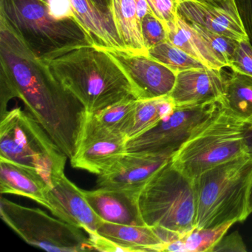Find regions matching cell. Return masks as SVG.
Returning <instances> with one entry per match:
<instances>
[{"instance_id":"cell-1","label":"cell","mask_w":252,"mask_h":252,"mask_svg":"<svg viewBox=\"0 0 252 252\" xmlns=\"http://www.w3.org/2000/svg\"><path fill=\"white\" fill-rule=\"evenodd\" d=\"M1 107L18 98L68 158L80 147L87 113L83 104L50 71L48 66L0 23Z\"/></svg>"},{"instance_id":"cell-2","label":"cell","mask_w":252,"mask_h":252,"mask_svg":"<svg viewBox=\"0 0 252 252\" xmlns=\"http://www.w3.org/2000/svg\"><path fill=\"white\" fill-rule=\"evenodd\" d=\"M42 61L87 113H96L126 100H138L125 72L105 50L95 45L78 47Z\"/></svg>"},{"instance_id":"cell-3","label":"cell","mask_w":252,"mask_h":252,"mask_svg":"<svg viewBox=\"0 0 252 252\" xmlns=\"http://www.w3.org/2000/svg\"><path fill=\"white\" fill-rule=\"evenodd\" d=\"M0 23L42 60L94 45L75 17L54 18L42 0H0Z\"/></svg>"},{"instance_id":"cell-4","label":"cell","mask_w":252,"mask_h":252,"mask_svg":"<svg viewBox=\"0 0 252 252\" xmlns=\"http://www.w3.org/2000/svg\"><path fill=\"white\" fill-rule=\"evenodd\" d=\"M252 156L244 155L218 165L194 179L196 228L243 222L249 217Z\"/></svg>"},{"instance_id":"cell-5","label":"cell","mask_w":252,"mask_h":252,"mask_svg":"<svg viewBox=\"0 0 252 252\" xmlns=\"http://www.w3.org/2000/svg\"><path fill=\"white\" fill-rule=\"evenodd\" d=\"M146 225L183 236L196 228L195 189L172 158L146 184L138 197Z\"/></svg>"},{"instance_id":"cell-6","label":"cell","mask_w":252,"mask_h":252,"mask_svg":"<svg viewBox=\"0 0 252 252\" xmlns=\"http://www.w3.org/2000/svg\"><path fill=\"white\" fill-rule=\"evenodd\" d=\"M67 158L29 112L17 107L0 117V160L36 171L51 184L64 173Z\"/></svg>"},{"instance_id":"cell-7","label":"cell","mask_w":252,"mask_h":252,"mask_svg":"<svg viewBox=\"0 0 252 252\" xmlns=\"http://www.w3.org/2000/svg\"><path fill=\"white\" fill-rule=\"evenodd\" d=\"M247 154L244 122L222 108L172 158L184 175L195 179L218 165Z\"/></svg>"},{"instance_id":"cell-8","label":"cell","mask_w":252,"mask_h":252,"mask_svg":"<svg viewBox=\"0 0 252 252\" xmlns=\"http://www.w3.org/2000/svg\"><path fill=\"white\" fill-rule=\"evenodd\" d=\"M0 216L26 243L47 252L94 250L91 237L83 229L49 216L38 208L26 207L2 197Z\"/></svg>"},{"instance_id":"cell-9","label":"cell","mask_w":252,"mask_h":252,"mask_svg":"<svg viewBox=\"0 0 252 252\" xmlns=\"http://www.w3.org/2000/svg\"><path fill=\"white\" fill-rule=\"evenodd\" d=\"M220 103L175 106L169 116L126 141V153L172 157L220 110Z\"/></svg>"},{"instance_id":"cell-10","label":"cell","mask_w":252,"mask_h":252,"mask_svg":"<svg viewBox=\"0 0 252 252\" xmlns=\"http://www.w3.org/2000/svg\"><path fill=\"white\" fill-rule=\"evenodd\" d=\"M125 72L138 100L168 96L173 90L177 73L149 56L123 50H105Z\"/></svg>"},{"instance_id":"cell-11","label":"cell","mask_w":252,"mask_h":252,"mask_svg":"<svg viewBox=\"0 0 252 252\" xmlns=\"http://www.w3.org/2000/svg\"><path fill=\"white\" fill-rule=\"evenodd\" d=\"M45 207L59 219L82 228L89 236L96 234L104 222L90 206L83 190L76 187L64 173L51 179Z\"/></svg>"},{"instance_id":"cell-12","label":"cell","mask_w":252,"mask_h":252,"mask_svg":"<svg viewBox=\"0 0 252 252\" xmlns=\"http://www.w3.org/2000/svg\"><path fill=\"white\" fill-rule=\"evenodd\" d=\"M172 158L126 153L110 169L98 175L97 187L140 192Z\"/></svg>"},{"instance_id":"cell-13","label":"cell","mask_w":252,"mask_h":252,"mask_svg":"<svg viewBox=\"0 0 252 252\" xmlns=\"http://www.w3.org/2000/svg\"><path fill=\"white\" fill-rule=\"evenodd\" d=\"M178 14L186 21L196 23L218 34L237 41L249 39L235 0H224L220 5L186 1L178 4Z\"/></svg>"},{"instance_id":"cell-14","label":"cell","mask_w":252,"mask_h":252,"mask_svg":"<svg viewBox=\"0 0 252 252\" xmlns=\"http://www.w3.org/2000/svg\"><path fill=\"white\" fill-rule=\"evenodd\" d=\"M90 237L94 250L99 252H163L166 245L148 225L104 222L96 234Z\"/></svg>"},{"instance_id":"cell-15","label":"cell","mask_w":252,"mask_h":252,"mask_svg":"<svg viewBox=\"0 0 252 252\" xmlns=\"http://www.w3.org/2000/svg\"><path fill=\"white\" fill-rule=\"evenodd\" d=\"M225 79L222 70L209 67L180 72L169 97L176 106L220 103Z\"/></svg>"},{"instance_id":"cell-16","label":"cell","mask_w":252,"mask_h":252,"mask_svg":"<svg viewBox=\"0 0 252 252\" xmlns=\"http://www.w3.org/2000/svg\"><path fill=\"white\" fill-rule=\"evenodd\" d=\"M140 192L110 188L83 190L84 196L90 206L104 222L147 225L140 211Z\"/></svg>"},{"instance_id":"cell-17","label":"cell","mask_w":252,"mask_h":252,"mask_svg":"<svg viewBox=\"0 0 252 252\" xmlns=\"http://www.w3.org/2000/svg\"><path fill=\"white\" fill-rule=\"evenodd\" d=\"M137 102L136 99L126 100L96 113H88L80 146L96 138L126 137Z\"/></svg>"},{"instance_id":"cell-18","label":"cell","mask_w":252,"mask_h":252,"mask_svg":"<svg viewBox=\"0 0 252 252\" xmlns=\"http://www.w3.org/2000/svg\"><path fill=\"white\" fill-rule=\"evenodd\" d=\"M76 20L92 39L104 50L126 51L110 14L100 9L93 0H70Z\"/></svg>"},{"instance_id":"cell-19","label":"cell","mask_w":252,"mask_h":252,"mask_svg":"<svg viewBox=\"0 0 252 252\" xmlns=\"http://www.w3.org/2000/svg\"><path fill=\"white\" fill-rule=\"evenodd\" d=\"M125 136L96 138L82 144L73 158L72 166L82 169L97 176L110 169L126 153Z\"/></svg>"},{"instance_id":"cell-20","label":"cell","mask_w":252,"mask_h":252,"mask_svg":"<svg viewBox=\"0 0 252 252\" xmlns=\"http://www.w3.org/2000/svg\"><path fill=\"white\" fill-rule=\"evenodd\" d=\"M48 180L33 169L0 160V192L23 196L45 206Z\"/></svg>"},{"instance_id":"cell-21","label":"cell","mask_w":252,"mask_h":252,"mask_svg":"<svg viewBox=\"0 0 252 252\" xmlns=\"http://www.w3.org/2000/svg\"><path fill=\"white\" fill-rule=\"evenodd\" d=\"M165 25L167 31V39L171 43L184 50L206 67L217 70H222L226 67L206 40L179 14H178V17L173 21L165 22Z\"/></svg>"},{"instance_id":"cell-22","label":"cell","mask_w":252,"mask_h":252,"mask_svg":"<svg viewBox=\"0 0 252 252\" xmlns=\"http://www.w3.org/2000/svg\"><path fill=\"white\" fill-rule=\"evenodd\" d=\"M110 11L118 34L126 51L148 56L135 0H111Z\"/></svg>"},{"instance_id":"cell-23","label":"cell","mask_w":252,"mask_h":252,"mask_svg":"<svg viewBox=\"0 0 252 252\" xmlns=\"http://www.w3.org/2000/svg\"><path fill=\"white\" fill-rule=\"evenodd\" d=\"M220 105L243 122L250 119L252 117V76L235 72L226 76Z\"/></svg>"},{"instance_id":"cell-24","label":"cell","mask_w":252,"mask_h":252,"mask_svg":"<svg viewBox=\"0 0 252 252\" xmlns=\"http://www.w3.org/2000/svg\"><path fill=\"white\" fill-rule=\"evenodd\" d=\"M175 103L168 96L138 100L132 123L126 132V139L133 138L158 123L175 110Z\"/></svg>"},{"instance_id":"cell-25","label":"cell","mask_w":252,"mask_h":252,"mask_svg":"<svg viewBox=\"0 0 252 252\" xmlns=\"http://www.w3.org/2000/svg\"><path fill=\"white\" fill-rule=\"evenodd\" d=\"M234 223L227 222L215 228H194L178 240L165 245L163 252H212Z\"/></svg>"},{"instance_id":"cell-26","label":"cell","mask_w":252,"mask_h":252,"mask_svg":"<svg viewBox=\"0 0 252 252\" xmlns=\"http://www.w3.org/2000/svg\"><path fill=\"white\" fill-rule=\"evenodd\" d=\"M148 56L164 64L177 74L185 70L206 67L203 63L169 41L150 48Z\"/></svg>"},{"instance_id":"cell-27","label":"cell","mask_w":252,"mask_h":252,"mask_svg":"<svg viewBox=\"0 0 252 252\" xmlns=\"http://www.w3.org/2000/svg\"><path fill=\"white\" fill-rule=\"evenodd\" d=\"M187 22L206 40L217 57L225 64V67H229L231 58L239 41L214 33L196 23Z\"/></svg>"},{"instance_id":"cell-28","label":"cell","mask_w":252,"mask_h":252,"mask_svg":"<svg viewBox=\"0 0 252 252\" xmlns=\"http://www.w3.org/2000/svg\"><path fill=\"white\" fill-rule=\"evenodd\" d=\"M141 31L147 49L168 41L165 22L155 14H148L141 20Z\"/></svg>"},{"instance_id":"cell-29","label":"cell","mask_w":252,"mask_h":252,"mask_svg":"<svg viewBox=\"0 0 252 252\" xmlns=\"http://www.w3.org/2000/svg\"><path fill=\"white\" fill-rule=\"evenodd\" d=\"M229 68L232 72L252 76V45L249 39L239 41L231 58Z\"/></svg>"},{"instance_id":"cell-30","label":"cell","mask_w":252,"mask_h":252,"mask_svg":"<svg viewBox=\"0 0 252 252\" xmlns=\"http://www.w3.org/2000/svg\"><path fill=\"white\" fill-rule=\"evenodd\" d=\"M246 245L238 232L232 233L230 235L224 236L214 248L215 252H246Z\"/></svg>"},{"instance_id":"cell-31","label":"cell","mask_w":252,"mask_h":252,"mask_svg":"<svg viewBox=\"0 0 252 252\" xmlns=\"http://www.w3.org/2000/svg\"><path fill=\"white\" fill-rule=\"evenodd\" d=\"M249 42L252 45V0H235Z\"/></svg>"},{"instance_id":"cell-32","label":"cell","mask_w":252,"mask_h":252,"mask_svg":"<svg viewBox=\"0 0 252 252\" xmlns=\"http://www.w3.org/2000/svg\"><path fill=\"white\" fill-rule=\"evenodd\" d=\"M48 6L50 14L57 20L75 17L70 0H50Z\"/></svg>"},{"instance_id":"cell-33","label":"cell","mask_w":252,"mask_h":252,"mask_svg":"<svg viewBox=\"0 0 252 252\" xmlns=\"http://www.w3.org/2000/svg\"><path fill=\"white\" fill-rule=\"evenodd\" d=\"M244 141L246 153L252 156V117L244 122Z\"/></svg>"},{"instance_id":"cell-34","label":"cell","mask_w":252,"mask_h":252,"mask_svg":"<svg viewBox=\"0 0 252 252\" xmlns=\"http://www.w3.org/2000/svg\"><path fill=\"white\" fill-rule=\"evenodd\" d=\"M135 2L140 20H142L148 14H153L147 0H135Z\"/></svg>"},{"instance_id":"cell-35","label":"cell","mask_w":252,"mask_h":252,"mask_svg":"<svg viewBox=\"0 0 252 252\" xmlns=\"http://www.w3.org/2000/svg\"><path fill=\"white\" fill-rule=\"evenodd\" d=\"M94 3L104 12L112 15L111 11H110V6H111V0H93Z\"/></svg>"},{"instance_id":"cell-36","label":"cell","mask_w":252,"mask_h":252,"mask_svg":"<svg viewBox=\"0 0 252 252\" xmlns=\"http://www.w3.org/2000/svg\"><path fill=\"white\" fill-rule=\"evenodd\" d=\"M248 210L249 215L252 213V179L251 183L250 190H249V202H248Z\"/></svg>"},{"instance_id":"cell-37","label":"cell","mask_w":252,"mask_h":252,"mask_svg":"<svg viewBox=\"0 0 252 252\" xmlns=\"http://www.w3.org/2000/svg\"><path fill=\"white\" fill-rule=\"evenodd\" d=\"M205 2H206V3L211 4V5H221V4L222 3V2H221V3H220V2H217L216 0H203Z\"/></svg>"},{"instance_id":"cell-38","label":"cell","mask_w":252,"mask_h":252,"mask_svg":"<svg viewBox=\"0 0 252 252\" xmlns=\"http://www.w3.org/2000/svg\"><path fill=\"white\" fill-rule=\"evenodd\" d=\"M175 1L177 4L180 3V2H186V1H197V2H205L203 0H175Z\"/></svg>"},{"instance_id":"cell-39","label":"cell","mask_w":252,"mask_h":252,"mask_svg":"<svg viewBox=\"0 0 252 252\" xmlns=\"http://www.w3.org/2000/svg\"><path fill=\"white\" fill-rule=\"evenodd\" d=\"M42 2H45L46 5H48V2H49L50 0H42Z\"/></svg>"},{"instance_id":"cell-40","label":"cell","mask_w":252,"mask_h":252,"mask_svg":"<svg viewBox=\"0 0 252 252\" xmlns=\"http://www.w3.org/2000/svg\"><path fill=\"white\" fill-rule=\"evenodd\" d=\"M217 2H220V3H221V2H223V0H216Z\"/></svg>"}]
</instances>
